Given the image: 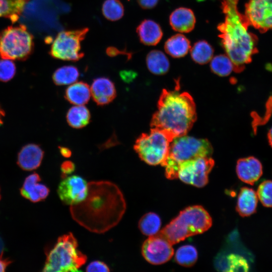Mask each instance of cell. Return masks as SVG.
Returning <instances> with one entry per match:
<instances>
[{
  "label": "cell",
  "mask_w": 272,
  "mask_h": 272,
  "mask_svg": "<svg viewBox=\"0 0 272 272\" xmlns=\"http://www.w3.org/2000/svg\"><path fill=\"white\" fill-rule=\"evenodd\" d=\"M239 0H221L224 21L218 29L223 48L234 65V71L240 73L258 51V37L249 32L244 14L238 8Z\"/></svg>",
  "instance_id": "obj_2"
},
{
  "label": "cell",
  "mask_w": 272,
  "mask_h": 272,
  "mask_svg": "<svg viewBox=\"0 0 272 272\" xmlns=\"http://www.w3.org/2000/svg\"><path fill=\"white\" fill-rule=\"evenodd\" d=\"M86 270L88 272H105L109 271L110 269L104 262L99 260H95L87 265Z\"/></svg>",
  "instance_id": "obj_36"
},
{
  "label": "cell",
  "mask_w": 272,
  "mask_h": 272,
  "mask_svg": "<svg viewBox=\"0 0 272 272\" xmlns=\"http://www.w3.org/2000/svg\"><path fill=\"white\" fill-rule=\"evenodd\" d=\"M29 0H0V17L16 22Z\"/></svg>",
  "instance_id": "obj_24"
},
{
  "label": "cell",
  "mask_w": 272,
  "mask_h": 272,
  "mask_svg": "<svg viewBox=\"0 0 272 272\" xmlns=\"http://www.w3.org/2000/svg\"><path fill=\"white\" fill-rule=\"evenodd\" d=\"M75 164L71 161H64L60 166L63 178L66 175L72 174L75 170Z\"/></svg>",
  "instance_id": "obj_37"
},
{
  "label": "cell",
  "mask_w": 272,
  "mask_h": 272,
  "mask_svg": "<svg viewBox=\"0 0 272 272\" xmlns=\"http://www.w3.org/2000/svg\"><path fill=\"white\" fill-rule=\"evenodd\" d=\"M60 153L61 155L65 158H69L72 155V151L70 149L65 147H59Z\"/></svg>",
  "instance_id": "obj_42"
},
{
  "label": "cell",
  "mask_w": 272,
  "mask_h": 272,
  "mask_svg": "<svg viewBox=\"0 0 272 272\" xmlns=\"http://www.w3.org/2000/svg\"><path fill=\"white\" fill-rule=\"evenodd\" d=\"M265 111L262 116L253 112L252 116L253 118L252 128L253 131H256L257 127L266 123L272 115V96H270L267 100L265 106Z\"/></svg>",
  "instance_id": "obj_34"
},
{
  "label": "cell",
  "mask_w": 272,
  "mask_h": 272,
  "mask_svg": "<svg viewBox=\"0 0 272 272\" xmlns=\"http://www.w3.org/2000/svg\"><path fill=\"white\" fill-rule=\"evenodd\" d=\"M140 6L143 9H151L157 5L159 0H137Z\"/></svg>",
  "instance_id": "obj_38"
},
{
  "label": "cell",
  "mask_w": 272,
  "mask_h": 272,
  "mask_svg": "<svg viewBox=\"0 0 272 272\" xmlns=\"http://www.w3.org/2000/svg\"><path fill=\"white\" fill-rule=\"evenodd\" d=\"M4 248V243L0 236V256L3 255Z\"/></svg>",
  "instance_id": "obj_44"
},
{
  "label": "cell",
  "mask_w": 272,
  "mask_h": 272,
  "mask_svg": "<svg viewBox=\"0 0 272 272\" xmlns=\"http://www.w3.org/2000/svg\"><path fill=\"white\" fill-rule=\"evenodd\" d=\"M90 90L94 102L99 106L108 104L116 96L114 84L106 77H99L94 79Z\"/></svg>",
  "instance_id": "obj_14"
},
{
  "label": "cell",
  "mask_w": 272,
  "mask_h": 272,
  "mask_svg": "<svg viewBox=\"0 0 272 272\" xmlns=\"http://www.w3.org/2000/svg\"><path fill=\"white\" fill-rule=\"evenodd\" d=\"M214 165L211 157L188 160L179 166L178 178L185 183L202 187L208 182V175Z\"/></svg>",
  "instance_id": "obj_10"
},
{
  "label": "cell",
  "mask_w": 272,
  "mask_h": 272,
  "mask_svg": "<svg viewBox=\"0 0 272 272\" xmlns=\"http://www.w3.org/2000/svg\"><path fill=\"white\" fill-rule=\"evenodd\" d=\"M16 67L12 60L0 59V81L7 82L11 80L16 74Z\"/></svg>",
  "instance_id": "obj_35"
},
{
  "label": "cell",
  "mask_w": 272,
  "mask_h": 272,
  "mask_svg": "<svg viewBox=\"0 0 272 272\" xmlns=\"http://www.w3.org/2000/svg\"><path fill=\"white\" fill-rule=\"evenodd\" d=\"M267 140L269 146L272 148V126L269 129L267 134Z\"/></svg>",
  "instance_id": "obj_43"
},
{
  "label": "cell",
  "mask_w": 272,
  "mask_h": 272,
  "mask_svg": "<svg viewBox=\"0 0 272 272\" xmlns=\"http://www.w3.org/2000/svg\"><path fill=\"white\" fill-rule=\"evenodd\" d=\"M257 201V193L254 190L247 187L241 188L237 199V212L242 217L250 216L256 211Z\"/></svg>",
  "instance_id": "obj_20"
},
{
  "label": "cell",
  "mask_w": 272,
  "mask_h": 272,
  "mask_svg": "<svg viewBox=\"0 0 272 272\" xmlns=\"http://www.w3.org/2000/svg\"><path fill=\"white\" fill-rule=\"evenodd\" d=\"M257 195L261 203L266 207H272V181L265 180L258 186Z\"/></svg>",
  "instance_id": "obj_33"
},
{
  "label": "cell",
  "mask_w": 272,
  "mask_h": 272,
  "mask_svg": "<svg viewBox=\"0 0 272 272\" xmlns=\"http://www.w3.org/2000/svg\"><path fill=\"white\" fill-rule=\"evenodd\" d=\"M33 36L24 25L9 26L0 32V57L24 60L31 54Z\"/></svg>",
  "instance_id": "obj_7"
},
{
  "label": "cell",
  "mask_w": 272,
  "mask_h": 272,
  "mask_svg": "<svg viewBox=\"0 0 272 272\" xmlns=\"http://www.w3.org/2000/svg\"><path fill=\"white\" fill-rule=\"evenodd\" d=\"M223 265L222 268L224 271H248L249 265L246 260L240 255L231 253L227 255L225 261L222 260Z\"/></svg>",
  "instance_id": "obj_32"
},
{
  "label": "cell",
  "mask_w": 272,
  "mask_h": 272,
  "mask_svg": "<svg viewBox=\"0 0 272 272\" xmlns=\"http://www.w3.org/2000/svg\"><path fill=\"white\" fill-rule=\"evenodd\" d=\"M80 76L78 68L74 65H64L53 74L52 80L57 86L71 85L76 82Z\"/></svg>",
  "instance_id": "obj_26"
},
{
  "label": "cell",
  "mask_w": 272,
  "mask_h": 272,
  "mask_svg": "<svg viewBox=\"0 0 272 272\" xmlns=\"http://www.w3.org/2000/svg\"><path fill=\"white\" fill-rule=\"evenodd\" d=\"M43 156L44 152L39 145L27 144L19 152L17 164L24 170L32 171L40 166Z\"/></svg>",
  "instance_id": "obj_17"
},
{
  "label": "cell",
  "mask_w": 272,
  "mask_h": 272,
  "mask_svg": "<svg viewBox=\"0 0 272 272\" xmlns=\"http://www.w3.org/2000/svg\"><path fill=\"white\" fill-rule=\"evenodd\" d=\"M12 263V261L8 258H3L0 256V272L5 271L7 267Z\"/></svg>",
  "instance_id": "obj_41"
},
{
  "label": "cell",
  "mask_w": 272,
  "mask_h": 272,
  "mask_svg": "<svg viewBox=\"0 0 272 272\" xmlns=\"http://www.w3.org/2000/svg\"><path fill=\"white\" fill-rule=\"evenodd\" d=\"M146 64L149 71L156 75L165 74L170 67L167 57L159 50L149 52L146 57Z\"/></svg>",
  "instance_id": "obj_23"
},
{
  "label": "cell",
  "mask_w": 272,
  "mask_h": 272,
  "mask_svg": "<svg viewBox=\"0 0 272 272\" xmlns=\"http://www.w3.org/2000/svg\"><path fill=\"white\" fill-rule=\"evenodd\" d=\"M90 87L84 82H75L65 90L64 98L70 103L75 105H84L90 99Z\"/></svg>",
  "instance_id": "obj_21"
},
{
  "label": "cell",
  "mask_w": 272,
  "mask_h": 272,
  "mask_svg": "<svg viewBox=\"0 0 272 272\" xmlns=\"http://www.w3.org/2000/svg\"><path fill=\"white\" fill-rule=\"evenodd\" d=\"M214 49L205 40H200L194 43L190 51L193 61L197 63L203 64L208 63L213 58Z\"/></svg>",
  "instance_id": "obj_27"
},
{
  "label": "cell",
  "mask_w": 272,
  "mask_h": 272,
  "mask_svg": "<svg viewBox=\"0 0 272 272\" xmlns=\"http://www.w3.org/2000/svg\"><path fill=\"white\" fill-rule=\"evenodd\" d=\"M161 225V221L159 216L154 213L149 212L141 218L138 227L144 235L151 236L159 231Z\"/></svg>",
  "instance_id": "obj_28"
},
{
  "label": "cell",
  "mask_w": 272,
  "mask_h": 272,
  "mask_svg": "<svg viewBox=\"0 0 272 272\" xmlns=\"http://www.w3.org/2000/svg\"><path fill=\"white\" fill-rule=\"evenodd\" d=\"M107 54L110 56L113 57L118 54L127 55L129 58L131 57V54L126 52L123 50L120 51L114 47H108L106 50Z\"/></svg>",
  "instance_id": "obj_40"
},
{
  "label": "cell",
  "mask_w": 272,
  "mask_h": 272,
  "mask_svg": "<svg viewBox=\"0 0 272 272\" xmlns=\"http://www.w3.org/2000/svg\"><path fill=\"white\" fill-rule=\"evenodd\" d=\"M1 189H0V199H1Z\"/></svg>",
  "instance_id": "obj_46"
},
{
  "label": "cell",
  "mask_w": 272,
  "mask_h": 272,
  "mask_svg": "<svg viewBox=\"0 0 272 272\" xmlns=\"http://www.w3.org/2000/svg\"><path fill=\"white\" fill-rule=\"evenodd\" d=\"M69 125L75 128H81L89 124L91 119L89 110L84 105H76L69 109L66 115Z\"/></svg>",
  "instance_id": "obj_25"
},
{
  "label": "cell",
  "mask_w": 272,
  "mask_h": 272,
  "mask_svg": "<svg viewBox=\"0 0 272 272\" xmlns=\"http://www.w3.org/2000/svg\"><path fill=\"white\" fill-rule=\"evenodd\" d=\"M89 29L83 28L59 32L53 41L49 54L53 58L63 60L77 61L84 53L81 50V42Z\"/></svg>",
  "instance_id": "obj_9"
},
{
  "label": "cell",
  "mask_w": 272,
  "mask_h": 272,
  "mask_svg": "<svg viewBox=\"0 0 272 272\" xmlns=\"http://www.w3.org/2000/svg\"><path fill=\"white\" fill-rule=\"evenodd\" d=\"M5 115V112L0 106V126L3 123V118Z\"/></svg>",
  "instance_id": "obj_45"
},
{
  "label": "cell",
  "mask_w": 272,
  "mask_h": 272,
  "mask_svg": "<svg viewBox=\"0 0 272 272\" xmlns=\"http://www.w3.org/2000/svg\"><path fill=\"white\" fill-rule=\"evenodd\" d=\"M40 181L41 178L37 173L29 175L20 189L21 194L33 202L45 199L49 194V189L45 185L40 183Z\"/></svg>",
  "instance_id": "obj_16"
},
{
  "label": "cell",
  "mask_w": 272,
  "mask_h": 272,
  "mask_svg": "<svg viewBox=\"0 0 272 272\" xmlns=\"http://www.w3.org/2000/svg\"><path fill=\"white\" fill-rule=\"evenodd\" d=\"M244 15L249 26L260 33L272 29V0H248Z\"/></svg>",
  "instance_id": "obj_11"
},
{
  "label": "cell",
  "mask_w": 272,
  "mask_h": 272,
  "mask_svg": "<svg viewBox=\"0 0 272 272\" xmlns=\"http://www.w3.org/2000/svg\"><path fill=\"white\" fill-rule=\"evenodd\" d=\"M137 33L140 41L148 46L155 45L161 40L163 32L160 26L150 19L142 21L137 28Z\"/></svg>",
  "instance_id": "obj_19"
},
{
  "label": "cell",
  "mask_w": 272,
  "mask_h": 272,
  "mask_svg": "<svg viewBox=\"0 0 272 272\" xmlns=\"http://www.w3.org/2000/svg\"><path fill=\"white\" fill-rule=\"evenodd\" d=\"M120 76L125 82H130L137 76V74L132 71H123L120 72Z\"/></svg>",
  "instance_id": "obj_39"
},
{
  "label": "cell",
  "mask_w": 272,
  "mask_h": 272,
  "mask_svg": "<svg viewBox=\"0 0 272 272\" xmlns=\"http://www.w3.org/2000/svg\"><path fill=\"white\" fill-rule=\"evenodd\" d=\"M196 119V108L191 95L185 92L164 89L153 115L151 126L164 132L172 140L186 135Z\"/></svg>",
  "instance_id": "obj_3"
},
{
  "label": "cell",
  "mask_w": 272,
  "mask_h": 272,
  "mask_svg": "<svg viewBox=\"0 0 272 272\" xmlns=\"http://www.w3.org/2000/svg\"><path fill=\"white\" fill-rule=\"evenodd\" d=\"M124 9L119 0H105L102 6L104 17L111 21H117L124 15Z\"/></svg>",
  "instance_id": "obj_31"
},
{
  "label": "cell",
  "mask_w": 272,
  "mask_h": 272,
  "mask_svg": "<svg viewBox=\"0 0 272 272\" xmlns=\"http://www.w3.org/2000/svg\"><path fill=\"white\" fill-rule=\"evenodd\" d=\"M236 173L243 182L253 185L262 174V166L258 159L250 156L239 159L237 162Z\"/></svg>",
  "instance_id": "obj_15"
},
{
  "label": "cell",
  "mask_w": 272,
  "mask_h": 272,
  "mask_svg": "<svg viewBox=\"0 0 272 272\" xmlns=\"http://www.w3.org/2000/svg\"><path fill=\"white\" fill-rule=\"evenodd\" d=\"M172 140L164 132L152 128L139 136L133 146L140 159L150 165L161 164L166 159Z\"/></svg>",
  "instance_id": "obj_8"
},
{
  "label": "cell",
  "mask_w": 272,
  "mask_h": 272,
  "mask_svg": "<svg viewBox=\"0 0 272 272\" xmlns=\"http://www.w3.org/2000/svg\"><path fill=\"white\" fill-rule=\"evenodd\" d=\"M169 22L174 30L181 33H188L194 27L195 17L191 10L179 8L171 14Z\"/></svg>",
  "instance_id": "obj_18"
},
{
  "label": "cell",
  "mask_w": 272,
  "mask_h": 272,
  "mask_svg": "<svg viewBox=\"0 0 272 272\" xmlns=\"http://www.w3.org/2000/svg\"><path fill=\"white\" fill-rule=\"evenodd\" d=\"M123 195L115 184L107 181L88 183L86 198L71 206L74 219L90 231L102 233L115 226L125 210Z\"/></svg>",
  "instance_id": "obj_1"
},
{
  "label": "cell",
  "mask_w": 272,
  "mask_h": 272,
  "mask_svg": "<svg viewBox=\"0 0 272 272\" xmlns=\"http://www.w3.org/2000/svg\"><path fill=\"white\" fill-rule=\"evenodd\" d=\"M57 194L65 204L73 206L83 201L87 197L88 183L81 176H66L60 182Z\"/></svg>",
  "instance_id": "obj_13"
},
{
  "label": "cell",
  "mask_w": 272,
  "mask_h": 272,
  "mask_svg": "<svg viewBox=\"0 0 272 272\" xmlns=\"http://www.w3.org/2000/svg\"><path fill=\"white\" fill-rule=\"evenodd\" d=\"M210 67L214 73L222 77L228 76L234 71V65L227 54H220L212 58Z\"/></svg>",
  "instance_id": "obj_29"
},
{
  "label": "cell",
  "mask_w": 272,
  "mask_h": 272,
  "mask_svg": "<svg viewBox=\"0 0 272 272\" xmlns=\"http://www.w3.org/2000/svg\"><path fill=\"white\" fill-rule=\"evenodd\" d=\"M142 253L149 263L159 265L169 260L174 254L172 245L159 232L149 236L143 244Z\"/></svg>",
  "instance_id": "obj_12"
},
{
  "label": "cell",
  "mask_w": 272,
  "mask_h": 272,
  "mask_svg": "<svg viewBox=\"0 0 272 272\" xmlns=\"http://www.w3.org/2000/svg\"><path fill=\"white\" fill-rule=\"evenodd\" d=\"M87 260V256L78 249L77 240L70 232L60 236L48 252L42 271H79Z\"/></svg>",
  "instance_id": "obj_6"
},
{
  "label": "cell",
  "mask_w": 272,
  "mask_h": 272,
  "mask_svg": "<svg viewBox=\"0 0 272 272\" xmlns=\"http://www.w3.org/2000/svg\"><path fill=\"white\" fill-rule=\"evenodd\" d=\"M197 259V251L191 245H186L180 247L176 251L175 259L179 264L190 267L193 265Z\"/></svg>",
  "instance_id": "obj_30"
},
{
  "label": "cell",
  "mask_w": 272,
  "mask_h": 272,
  "mask_svg": "<svg viewBox=\"0 0 272 272\" xmlns=\"http://www.w3.org/2000/svg\"><path fill=\"white\" fill-rule=\"evenodd\" d=\"M212 225V219L201 206L189 207L181 211L162 230L158 232L172 245L186 238L207 231Z\"/></svg>",
  "instance_id": "obj_4"
},
{
  "label": "cell",
  "mask_w": 272,
  "mask_h": 272,
  "mask_svg": "<svg viewBox=\"0 0 272 272\" xmlns=\"http://www.w3.org/2000/svg\"><path fill=\"white\" fill-rule=\"evenodd\" d=\"M190 48V41L183 35L177 34L171 36L165 42V51L174 58L185 55Z\"/></svg>",
  "instance_id": "obj_22"
},
{
  "label": "cell",
  "mask_w": 272,
  "mask_h": 272,
  "mask_svg": "<svg viewBox=\"0 0 272 272\" xmlns=\"http://www.w3.org/2000/svg\"><path fill=\"white\" fill-rule=\"evenodd\" d=\"M213 152L212 146L207 139L186 134L177 137L171 142L168 155L161 165L165 168L167 178L176 179L181 163L199 157H211Z\"/></svg>",
  "instance_id": "obj_5"
}]
</instances>
